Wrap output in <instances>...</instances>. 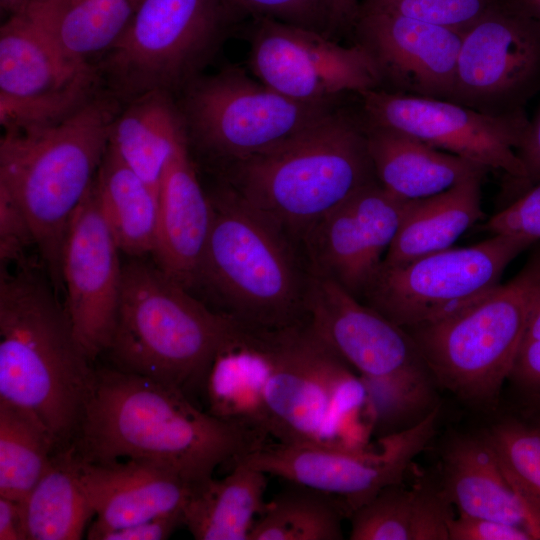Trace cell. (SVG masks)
<instances>
[{
  "label": "cell",
  "mask_w": 540,
  "mask_h": 540,
  "mask_svg": "<svg viewBox=\"0 0 540 540\" xmlns=\"http://www.w3.org/2000/svg\"><path fill=\"white\" fill-rule=\"evenodd\" d=\"M267 438L199 410L179 389L114 367L95 370L74 447L85 461L147 460L201 483Z\"/></svg>",
  "instance_id": "obj_1"
},
{
  "label": "cell",
  "mask_w": 540,
  "mask_h": 540,
  "mask_svg": "<svg viewBox=\"0 0 540 540\" xmlns=\"http://www.w3.org/2000/svg\"><path fill=\"white\" fill-rule=\"evenodd\" d=\"M0 273V400L32 413L67 448L94 378L92 360L51 281L26 262Z\"/></svg>",
  "instance_id": "obj_2"
},
{
  "label": "cell",
  "mask_w": 540,
  "mask_h": 540,
  "mask_svg": "<svg viewBox=\"0 0 540 540\" xmlns=\"http://www.w3.org/2000/svg\"><path fill=\"white\" fill-rule=\"evenodd\" d=\"M219 171L221 182L300 245L318 220L378 182L357 101Z\"/></svg>",
  "instance_id": "obj_3"
},
{
  "label": "cell",
  "mask_w": 540,
  "mask_h": 540,
  "mask_svg": "<svg viewBox=\"0 0 540 540\" xmlns=\"http://www.w3.org/2000/svg\"><path fill=\"white\" fill-rule=\"evenodd\" d=\"M208 195L211 226L194 287L248 330L307 323L312 273L301 245L225 183Z\"/></svg>",
  "instance_id": "obj_4"
},
{
  "label": "cell",
  "mask_w": 540,
  "mask_h": 540,
  "mask_svg": "<svg viewBox=\"0 0 540 540\" xmlns=\"http://www.w3.org/2000/svg\"><path fill=\"white\" fill-rule=\"evenodd\" d=\"M122 105L104 89L60 121L2 133L0 190L27 217L56 291L70 219L96 178Z\"/></svg>",
  "instance_id": "obj_5"
},
{
  "label": "cell",
  "mask_w": 540,
  "mask_h": 540,
  "mask_svg": "<svg viewBox=\"0 0 540 540\" xmlns=\"http://www.w3.org/2000/svg\"><path fill=\"white\" fill-rule=\"evenodd\" d=\"M146 257L123 264L109 353L115 368L186 392L204 389L219 349L240 329ZM186 394V393H185Z\"/></svg>",
  "instance_id": "obj_6"
},
{
  "label": "cell",
  "mask_w": 540,
  "mask_h": 540,
  "mask_svg": "<svg viewBox=\"0 0 540 540\" xmlns=\"http://www.w3.org/2000/svg\"><path fill=\"white\" fill-rule=\"evenodd\" d=\"M539 287L540 251L480 301L406 328L437 386L470 408L496 412Z\"/></svg>",
  "instance_id": "obj_7"
},
{
  "label": "cell",
  "mask_w": 540,
  "mask_h": 540,
  "mask_svg": "<svg viewBox=\"0 0 540 540\" xmlns=\"http://www.w3.org/2000/svg\"><path fill=\"white\" fill-rule=\"evenodd\" d=\"M244 21L226 0H143L96 63L104 87L122 104L151 92L176 98Z\"/></svg>",
  "instance_id": "obj_8"
},
{
  "label": "cell",
  "mask_w": 540,
  "mask_h": 540,
  "mask_svg": "<svg viewBox=\"0 0 540 540\" xmlns=\"http://www.w3.org/2000/svg\"><path fill=\"white\" fill-rule=\"evenodd\" d=\"M260 333L270 366L264 388L269 435L284 444L341 447L369 410L360 375L308 322Z\"/></svg>",
  "instance_id": "obj_9"
},
{
  "label": "cell",
  "mask_w": 540,
  "mask_h": 540,
  "mask_svg": "<svg viewBox=\"0 0 540 540\" xmlns=\"http://www.w3.org/2000/svg\"><path fill=\"white\" fill-rule=\"evenodd\" d=\"M347 97L297 101L253 79L245 69L228 65L202 74L175 99L189 146L220 168L306 129L345 104Z\"/></svg>",
  "instance_id": "obj_10"
},
{
  "label": "cell",
  "mask_w": 540,
  "mask_h": 540,
  "mask_svg": "<svg viewBox=\"0 0 540 540\" xmlns=\"http://www.w3.org/2000/svg\"><path fill=\"white\" fill-rule=\"evenodd\" d=\"M535 243L493 234L475 245L381 266L362 302L404 329L445 318L490 294L507 266Z\"/></svg>",
  "instance_id": "obj_11"
},
{
  "label": "cell",
  "mask_w": 540,
  "mask_h": 540,
  "mask_svg": "<svg viewBox=\"0 0 540 540\" xmlns=\"http://www.w3.org/2000/svg\"><path fill=\"white\" fill-rule=\"evenodd\" d=\"M439 416L437 407L412 428L378 438L375 449L265 443L236 462L335 496L351 515L384 487L403 482L435 437Z\"/></svg>",
  "instance_id": "obj_12"
},
{
  "label": "cell",
  "mask_w": 540,
  "mask_h": 540,
  "mask_svg": "<svg viewBox=\"0 0 540 540\" xmlns=\"http://www.w3.org/2000/svg\"><path fill=\"white\" fill-rule=\"evenodd\" d=\"M357 105L365 124L406 133L501 171L522 189L526 171L516 149L530 121L526 111L493 116L451 100L382 89L357 94Z\"/></svg>",
  "instance_id": "obj_13"
},
{
  "label": "cell",
  "mask_w": 540,
  "mask_h": 540,
  "mask_svg": "<svg viewBox=\"0 0 540 540\" xmlns=\"http://www.w3.org/2000/svg\"><path fill=\"white\" fill-rule=\"evenodd\" d=\"M540 91V23L503 0L462 33L451 101L493 116L525 111Z\"/></svg>",
  "instance_id": "obj_14"
},
{
  "label": "cell",
  "mask_w": 540,
  "mask_h": 540,
  "mask_svg": "<svg viewBox=\"0 0 540 540\" xmlns=\"http://www.w3.org/2000/svg\"><path fill=\"white\" fill-rule=\"evenodd\" d=\"M96 64L62 55L22 12L0 28L2 130L47 125L71 115L102 90Z\"/></svg>",
  "instance_id": "obj_15"
},
{
  "label": "cell",
  "mask_w": 540,
  "mask_h": 540,
  "mask_svg": "<svg viewBox=\"0 0 540 540\" xmlns=\"http://www.w3.org/2000/svg\"><path fill=\"white\" fill-rule=\"evenodd\" d=\"M248 66L276 92L302 102L329 101L380 88L376 67L357 43L270 18L249 19Z\"/></svg>",
  "instance_id": "obj_16"
},
{
  "label": "cell",
  "mask_w": 540,
  "mask_h": 540,
  "mask_svg": "<svg viewBox=\"0 0 540 540\" xmlns=\"http://www.w3.org/2000/svg\"><path fill=\"white\" fill-rule=\"evenodd\" d=\"M308 323L360 376L439 400L437 386L411 335L336 282L312 274Z\"/></svg>",
  "instance_id": "obj_17"
},
{
  "label": "cell",
  "mask_w": 540,
  "mask_h": 540,
  "mask_svg": "<svg viewBox=\"0 0 540 540\" xmlns=\"http://www.w3.org/2000/svg\"><path fill=\"white\" fill-rule=\"evenodd\" d=\"M99 208L94 182L74 211L61 259L63 303L76 338L93 361L109 348L118 312L123 264Z\"/></svg>",
  "instance_id": "obj_18"
},
{
  "label": "cell",
  "mask_w": 540,
  "mask_h": 540,
  "mask_svg": "<svg viewBox=\"0 0 540 540\" xmlns=\"http://www.w3.org/2000/svg\"><path fill=\"white\" fill-rule=\"evenodd\" d=\"M410 201L376 182L327 213L301 241L311 273L336 282L362 301Z\"/></svg>",
  "instance_id": "obj_19"
},
{
  "label": "cell",
  "mask_w": 540,
  "mask_h": 540,
  "mask_svg": "<svg viewBox=\"0 0 540 540\" xmlns=\"http://www.w3.org/2000/svg\"><path fill=\"white\" fill-rule=\"evenodd\" d=\"M351 40L372 59L379 89L451 99L462 33L396 14L360 12Z\"/></svg>",
  "instance_id": "obj_20"
},
{
  "label": "cell",
  "mask_w": 540,
  "mask_h": 540,
  "mask_svg": "<svg viewBox=\"0 0 540 540\" xmlns=\"http://www.w3.org/2000/svg\"><path fill=\"white\" fill-rule=\"evenodd\" d=\"M79 474L96 517L87 533L90 540L161 516L183 515L197 484L140 459L98 463L79 456Z\"/></svg>",
  "instance_id": "obj_21"
},
{
  "label": "cell",
  "mask_w": 540,
  "mask_h": 540,
  "mask_svg": "<svg viewBox=\"0 0 540 540\" xmlns=\"http://www.w3.org/2000/svg\"><path fill=\"white\" fill-rule=\"evenodd\" d=\"M438 476L459 513L510 524L540 540V512L508 478L482 431L447 442Z\"/></svg>",
  "instance_id": "obj_22"
},
{
  "label": "cell",
  "mask_w": 540,
  "mask_h": 540,
  "mask_svg": "<svg viewBox=\"0 0 540 540\" xmlns=\"http://www.w3.org/2000/svg\"><path fill=\"white\" fill-rule=\"evenodd\" d=\"M185 134L173 150L158 187L157 238L152 258L188 289L195 285L208 239L212 207L189 153Z\"/></svg>",
  "instance_id": "obj_23"
},
{
  "label": "cell",
  "mask_w": 540,
  "mask_h": 540,
  "mask_svg": "<svg viewBox=\"0 0 540 540\" xmlns=\"http://www.w3.org/2000/svg\"><path fill=\"white\" fill-rule=\"evenodd\" d=\"M364 125L377 181L397 198H426L491 171L406 133Z\"/></svg>",
  "instance_id": "obj_24"
},
{
  "label": "cell",
  "mask_w": 540,
  "mask_h": 540,
  "mask_svg": "<svg viewBox=\"0 0 540 540\" xmlns=\"http://www.w3.org/2000/svg\"><path fill=\"white\" fill-rule=\"evenodd\" d=\"M452 503L439 476L381 489L350 515V540H449Z\"/></svg>",
  "instance_id": "obj_25"
},
{
  "label": "cell",
  "mask_w": 540,
  "mask_h": 540,
  "mask_svg": "<svg viewBox=\"0 0 540 540\" xmlns=\"http://www.w3.org/2000/svg\"><path fill=\"white\" fill-rule=\"evenodd\" d=\"M143 0H29L24 13L68 59L95 64L125 31Z\"/></svg>",
  "instance_id": "obj_26"
},
{
  "label": "cell",
  "mask_w": 540,
  "mask_h": 540,
  "mask_svg": "<svg viewBox=\"0 0 540 540\" xmlns=\"http://www.w3.org/2000/svg\"><path fill=\"white\" fill-rule=\"evenodd\" d=\"M269 369L261 333L240 327L209 369L204 387L208 412L269 437L264 401Z\"/></svg>",
  "instance_id": "obj_27"
},
{
  "label": "cell",
  "mask_w": 540,
  "mask_h": 540,
  "mask_svg": "<svg viewBox=\"0 0 540 540\" xmlns=\"http://www.w3.org/2000/svg\"><path fill=\"white\" fill-rule=\"evenodd\" d=\"M483 179L469 178L441 193L411 200L381 266L405 264L451 248L485 218L481 203Z\"/></svg>",
  "instance_id": "obj_28"
},
{
  "label": "cell",
  "mask_w": 540,
  "mask_h": 540,
  "mask_svg": "<svg viewBox=\"0 0 540 540\" xmlns=\"http://www.w3.org/2000/svg\"><path fill=\"white\" fill-rule=\"evenodd\" d=\"M185 134L176 99L151 92L122 105L111 127L109 149L158 190L166 164Z\"/></svg>",
  "instance_id": "obj_29"
},
{
  "label": "cell",
  "mask_w": 540,
  "mask_h": 540,
  "mask_svg": "<svg viewBox=\"0 0 540 540\" xmlns=\"http://www.w3.org/2000/svg\"><path fill=\"white\" fill-rule=\"evenodd\" d=\"M266 475L236 462L224 478L197 483L184 510V525L197 540H248L266 505Z\"/></svg>",
  "instance_id": "obj_30"
},
{
  "label": "cell",
  "mask_w": 540,
  "mask_h": 540,
  "mask_svg": "<svg viewBox=\"0 0 540 540\" xmlns=\"http://www.w3.org/2000/svg\"><path fill=\"white\" fill-rule=\"evenodd\" d=\"M97 200L121 253L152 256L157 238L158 190L108 147L94 180Z\"/></svg>",
  "instance_id": "obj_31"
},
{
  "label": "cell",
  "mask_w": 540,
  "mask_h": 540,
  "mask_svg": "<svg viewBox=\"0 0 540 540\" xmlns=\"http://www.w3.org/2000/svg\"><path fill=\"white\" fill-rule=\"evenodd\" d=\"M27 540H79L95 516L79 474L74 445L56 452L22 501Z\"/></svg>",
  "instance_id": "obj_32"
},
{
  "label": "cell",
  "mask_w": 540,
  "mask_h": 540,
  "mask_svg": "<svg viewBox=\"0 0 540 540\" xmlns=\"http://www.w3.org/2000/svg\"><path fill=\"white\" fill-rule=\"evenodd\" d=\"M255 520L248 540H341L345 504L323 491L287 481Z\"/></svg>",
  "instance_id": "obj_33"
},
{
  "label": "cell",
  "mask_w": 540,
  "mask_h": 540,
  "mask_svg": "<svg viewBox=\"0 0 540 540\" xmlns=\"http://www.w3.org/2000/svg\"><path fill=\"white\" fill-rule=\"evenodd\" d=\"M55 438L29 411L0 400V496L22 502L52 460Z\"/></svg>",
  "instance_id": "obj_34"
},
{
  "label": "cell",
  "mask_w": 540,
  "mask_h": 540,
  "mask_svg": "<svg viewBox=\"0 0 540 540\" xmlns=\"http://www.w3.org/2000/svg\"><path fill=\"white\" fill-rule=\"evenodd\" d=\"M481 431L508 478L540 512V414L515 409Z\"/></svg>",
  "instance_id": "obj_35"
},
{
  "label": "cell",
  "mask_w": 540,
  "mask_h": 540,
  "mask_svg": "<svg viewBox=\"0 0 540 540\" xmlns=\"http://www.w3.org/2000/svg\"><path fill=\"white\" fill-rule=\"evenodd\" d=\"M503 0H362L360 12H381L463 33Z\"/></svg>",
  "instance_id": "obj_36"
},
{
  "label": "cell",
  "mask_w": 540,
  "mask_h": 540,
  "mask_svg": "<svg viewBox=\"0 0 540 540\" xmlns=\"http://www.w3.org/2000/svg\"><path fill=\"white\" fill-rule=\"evenodd\" d=\"M507 383L516 399L515 409L540 414V287L531 304Z\"/></svg>",
  "instance_id": "obj_37"
},
{
  "label": "cell",
  "mask_w": 540,
  "mask_h": 540,
  "mask_svg": "<svg viewBox=\"0 0 540 540\" xmlns=\"http://www.w3.org/2000/svg\"><path fill=\"white\" fill-rule=\"evenodd\" d=\"M244 19L270 18L328 36L323 0H226ZM329 37V36H328Z\"/></svg>",
  "instance_id": "obj_38"
},
{
  "label": "cell",
  "mask_w": 540,
  "mask_h": 540,
  "mask_svg": "<svg viewBox=\"0 0 540 540\" xmlns=\"http://www.w3.org/2000/svg\"><path fill=\"white\" fill-rule=\"evenodd\" d=\"M493 234L522 236L540 240V182L524 191L507 207L478 226Z\"/></svg>",
  "instance_id": "obj_39"
},
{
  "label": "cell",
  "mask_w": 540,
  "mask_h": 540,
  "mask_svg": "<svg viewBox=\"0 0 540 540\" xmlns=\"http://www.w3.org/2000/svg\"><path fill=\"white\" fill-rule=\"evenodd\" d=\"M34 236L27 217L18 204L0 190V261L1 267L24 262V253Z\"/></svg>",
  "instance_id": "obj_40"
},
{
  "label": "cell",
  "mask_w": 540,
  "mask_h": 540,
  "mask_svg": "<svg viewBox=\"0 0 540 540\" xmlns=\"http://www.w3.org/2000/svg\"><path fill=\"white\" fill-rule=\"evenodd\" d=\"M448 531L449 540H532L516 526L461 513L450 520Z\"/></svg>",
  "instance_id": "obj_41"
},
{
  "label": "cell",
  "mask_w": 540,
  "mask_h": 540,
  "mask_svg": "<svg viewBox=\"0 0 540 540\" xmlns=\"http://www.w3.org/2000/svg\"><path fill=\"white\" fill-rule=\"evenodd\" d=\"M183 523V515L171 514L120 529L106 531L97 540H163Z\"/></svg>",
  "instance_id": "obj_42"
},
{
  "label": "cell",
  "mask_w": 540,
  "mask_h": 540,
  "mask_svg": "<svg viewBox=\"0 0 540 540\" xmlns=\"http://www.w3.org/2000/svg\"><path fill=\"white\" fill-rule=\"evenodd\" d=\"M516 153L526 171L522 186V190L526 191L540 182V107L530 119Z\"/></svg>",
  "instance_id": "obj_43"
},
{
  "label": "cell",
  "mask_w": 540,
  "mask_h": 540,
  "mask_svg": "<svg viewBox=\"0 0 540 540\" xmlns=\"http://www.w3.org/2000/svg\"><path fill=\"white\" fill-rule=\"evenodd\" d=\"M328 36L338 41L350 37L359 14L358 0H323Z\"/></svg>",
  "instance_id": "obj_44"
},
{
  "label": "cell",
  "mask_w": 540,
  "mask_h": 540,
  "mask_svg": "<svg viewBox=\"0 0 540 540\" xmlns=\"http://www.w3.org/2000/svg\"><path fill=\"white\" fill-rule=\"evenodd\" d=\"M0 540H27L22 502L0 496Z\"/></svg>",
  "instance_id": "obj_45"
},
{
  "label": "cell",
  "mask_w": 540,
  "mask_h": 540,
  "mask_svg": "<svg viewBox=\"0 0 540 540\" xmlns=\"http://www.w3.org/2000/svg\"><path fill=\"white\" fill-rule=\"evenodd\" d=\"M29 0H0L1 10L8 16L21 10Z\"/></svg>",
  "instance_id": "obj_46"
},
{
  "label": "cell",
  "mask_w": 540,
  "mask_h": 540,
  "mask_svg": "<svg viewBox=\"0 0 540 540\" xmlns=\"http://www.w3.org/2000/svg\"><path fill=\"white\" fill-rule=\"evenodd\" d=\"M524 10L540 23V0H518Z\"/></svg>",
  "instance_id": "obj_47"
}]
</instances>
